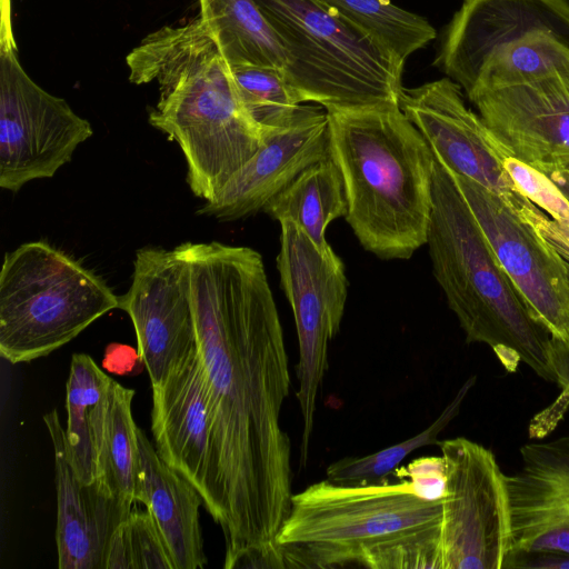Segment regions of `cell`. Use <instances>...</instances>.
<instances>
[{
  "instance_id": "6da1fadb",
  "label": "cell",
  "mask_w": 569,
  "mask_h": 569,
  "mask_svg": "<svg viewBox=\"0 0 569 569\" xmlns=\"http://www.w3.org/2000/svg\"><path fill=\"white\" fill-rule=\"evenodd\" d=\"M187 261L211 420L203 506L224 537V565L281 568L278 533L292 498L281 426L289 358L261 254L219 241L176 247Z\"/></svg>"
},
{
  "instance_id": "7a4b0ae2",
  "label": "cell",
  "mask_w": 569,
  "mask_h": 569,
  "mask_svg": "<svg viewBox=\"0 0 569 569\" xmlns=\"http://www.w3.org/2000/svg\"><path fill=\"white\" fill-rule=\"evenodd\" d=\"M126 61L132 83H158L149 123L181 148L192 193L212 200L264 141L217 43L198 19L148 34Z\"/></svg>"
},
{
  "instance_id": "3957f363",
  "label": "cell",
  "mask_w": 569,
  "mask_h": 569,
  "mask_svg": "<svg viewBox=\"0 0 569 569\" xmlns=\"http://www.w3.org/2000/svg\"><path fill=\"white\" fill-rule=\"evenodd\" d=\"M442 502L409 480L312 483L292 495L278 533L282 568L442 569Z\"/></svg>"
},
{
  "instance_id": "277c9868",
  "label": "cell",
  "mask_w": 569,
  "mask_h": 569,
  "mask_svg": "<svg viewBox=\"0 0 569 569\" xmlns=\"http://www.w3.org/2000/svg\"><path fill=\"white\" fill-rule=\"evenodd\" d=\"M329 157L360 244L383 260H406L427 243L433 153L399 106L329 109Z\"/></svg>"
},
{
  "instance_id": "5b68a950",
  "label": "cell",
  "mask_w": 569,
  "mask_h": 569,
  "mask_svg": "<svg viewBox=\"0 0 569 569\" xmlns=\"http://www.w3.org/2000/svg\"><path fill=\"white\" fill-rule=\"evenodd\" d=\"M426 244L433 277L466 341L490 346L509 372L522 361L540 378L557 383L551 333L499 263L452 172L435 156Z\"/></svg>"
},
{
  "instance_id": "8992f818",
  "label": "cell",
  "mask_w": 569,
  "mask_h": 569,
  "mask_svg": "<svg viewBox=\"0 0 569 569\" xmlns=\"http://www.w3.org/2000/svg\"><path fill=\"white\" fill-rule=\"evenodd\" d=\"M287 56L301 102L326 110L399 106L405 61L320 0H254Z\"/></svg>"
},
{
  "instance_id": "52a82bcc",
  "label": "cell",
  "mask_w": 569,
  "mask_h": 569,
  "mask_svg": "<svg viewBox=\"0 0 569 569\" xmlns=\"http://www.w3.org/2000/svg\"><path fill=\"white\" fill-rule=\"evenodd\" d=\"M107 282L50 243L7 252L0 271V356L16 365L63 347L119 308Z\"/></svg>"
},
{
  "instance_id": "ba28073f",
  "label": "cell",
  "mask_w": 569,
  "mask_h": 569,
  "mask_svg": "<svg viewBox=\"0 0 569 569\" xmlns=\"http://www.w3.org/2000/svg\"><path fill=\"white\" fill-rule=\"evenodd\" d=\"M1 18L0 187L18 192L32 180L52 178L93 130L64 99L47 92L21 67L10 0H2Z\"/></svg>"
},
{
  "instance_id": "9c48e42d",
  "label": "cell",
  "mask_w": 569,
  "mask_h": 569,
  "mask_svg": "<svg viewBox=\"0 0 569 569\" xmlns=\"http://www.w3.org/2000/svg\"><path fill=\"white\" fill-rule=\"evenodd\" d=\"M277 269L291 306L299 345L296 397L302 417L300 465L307 466L319 388L328 368V345L340 330L348 293L342 260L322 253L295 222L280 221Z\"/></svg>"
},
{
  "instance_id": "30bf717a",
  "label": "cell",
  "mask_w": 569,
  "mask_h": 569,
  "mask_svg": "<svg viewBox=\"0 0 569 569\" xmlns=\"http://www.w3.org/2000/svg\"><path fill=\"white\" fill-rule=\"evenodd\" d=\"M438 446L446 470L442 569L506 568L512 551L506 475L489 449L467 438Z\"/></svg>"
},
{
  "instance_id": "8fae6325",
  "label": "cell",
  "mask_w": 569,
  "mask_h": 569,
  "mask_svg": "<svg viewBox=\"0 0 569 569\" xmlns=\"http://www.w3.org/2000/svg\"><path fill=\"white\" fill-rule=\"evenodd\" d=\"M399 107L451 172L499 196L523 220L535 206L515 186L503 162L509 151L469 109L450 78L403 88Z\"/></svg>"
},
{
  "instance_id": "7c38bea8",
  "label": "cell",
  "mask_w": 569,
  "mask_h": 569,
  "mask_svg": "<svg viewBox=\"0 0 569 569\" xmlns=\"http://www.w3.org/2000/svg\"><path fill=\"white\" fill-rule=\"evenodd\" d=\"M491 249L526 305L569 347V280L562 257L496 193L452 172Z\"/></svg>"
},
{
  "instance_id": "4fadbf2b",
  "label": "cell",
  "mask_w": 569,
  "mask_h": 569,
  "mask_svg": "<svg viewBox=\"0 0 569 569\" xmlns=\"http://www.w3.org/2000/svg\"><path fill=\"white\" fill-rule=\"evenodd\" d=\"M119 308L132 321L151 386L160 385L198 346L189 268L176 248L137 250L132 281Z\"/></svg>"
},
{
  "instance_id": "5bb4252c",
  "label": "cell",
  "mask_w": 569,
  "mask_h": 569,
  "mask_svg": "<svg viewBox=\"0 0 569 569\" xmlns=\"http://www.w3.org/2000/svg\"><path fill=\"white\" fill-rule=\"evenodd\" d=\"M467 97L512 157L541 172L569 164V67Z\"/></svg>"
},
{
  "instance_id": "9a60e30c",
  "label": "cell",
  "mask_w": 569,
  "mask_h": 569,
  "mask_svg": "<svg viewBox=\"0 0 569 569\" xmlns=\"http://www.w3.org/2000/svg\"><path fill=\"white\" fill-rule=\"evenodd\" d=\"M328 158L327 110L301 104L289 122L266 131L259 150L197 213L220 221L256 214L306 169Z\"/></svg>"
},
{
  "instance_id": "2e32d148",
  "label": "cell",
  "mask_w": 569,
  "mask_h": 569,
  "mask_svg": "<svg viewBox=\"0 0 569 569\" xmlns=\"http://www.w3.org/2000/svg\"><path fill=\"white\" fill-rule=\"evenodd\" d=\"M537 32L569 46V0H463L433 64L468 92L492 51Z\"/></svg>"
},
{
  "instance_id": "e0dca14e",
  "label": "cell",
  "mask_w": 569,
  "mask_h": 569,
  "mask_svg": "<svg viewBox=\"0 0 569 569\" xmlns=\"http://www.w3.org/2000/svg\"><path fill=\"white\" fill-rule=\"evenodd\" d=\"M54 452L58 567L106 569L110 539L132 510L131 503L83 483L71 462L66 430L52 409L43 416Z\"/></svg>"
},
{
  "instance_id": "ac0fdd59",
  "label": "cell",
  "mask_w": 569,
  "mask_h": 569,
  "mask_svg": "<svg viewBox=\"0 0 569 569\" xmlns=\"http://www.w3.org/2000/svg\"><path fill=\"white\" fill-rule=\"evenodd\" d=\"M151 429L160 458L207 495L211 420L203 363L198 350L152 386Z\"/></svg>"
},
{
  "instance_id": "d6986e66",
  "label": "cell",
  "mask_w": 569,
  "mask_h": 569,
  "mask_svg": "<svg viewBox=\"0 0 569 569\" xmlns=\"http://www.w3.org/2000/svg\"><path fill=\"white\" fill-rule=\"evenodd\" d=\"M138 471L134 500L152 516L174 569H201L207 565L199 522L202 498L194 486L158 455L138 428Z\"/></svg>"
},
{
  "instance_id": "ffe728a7",
  "label": "cell",
  "mask_w": 569,
  "mask_h": 569,
  "mask_svg": "<svg viewBox=\"0 0 569 569\" xmlns=\"http://www.w3.org/2000/svg\"><path fill=\"white\" fill-rule=\"evenodd\" d=\"M521 467L506 476L512 551L551 527H569V435L520 448Z\"/></svg>"
},
{
  "instance_id": "44dd1931",
  "label": "cell",
  "mask_w": 569,
  "mask_h": 569,
  "mask_svg": "<svg viewBox=\"0 0 569 569\" xmlns=\"http://www.w3.org/2000/svg\"><path fill=\"white\" fill-rule=\"evenodd\" d=\"M134 390L111 378L91 419L96 481L106 493L133 505L138 471Z\"/></svg>"
},
{
  "instance_id": "7402d4cb",
  "label": "cell",
  "mask_w": 569,
  "mask_h": 569,
  "mask_svg": "<svg viewBox=\"0 0 569 569\" xmlns=\"http://www.w3.org/2000/svg\"><path fill=\"white\" fill-rule=\"evenodd\" d=\"M277 221L297 223L325 254L335 251L326 239L329 223L348 213L341 172L329 157L299 174L262 209Z\"/></svg>"
},
{
  "instance_id": "603a6c76",
  "label": "cell",
  "mask_w": 569,
  "mask_h": 569,
  "mask_svg": "<svg viewBox=\"0 0 569 569\" xmlns=\"http://www.w3.org/2000/svg\"><path fill=\"white\" fill-rule=\"evenodd\" d=\"M200 20L229 64L284 68L286 51L254 0H199Z\"/></svg>"
},
{
  "instance_id": "cb8c5ba5",
  "label": "cell",
  "mask_w": 569,
  "mask_h": 569,
  "mask_svg": "<svg viewBox=\"0 0 569 569\" xmlns=\"http://www.w3.org/2000/svg\"><path fill=\"white\" fill-rule=\"evenodd\" d=\"M110 380L90 356L73 353L66 385V437L72 466L83 483L96 481L91 419Z\"/></svg>"
},
{
  "instance_id": "d4e9b609",
  "label": "cell",
  "mask_w": 569,
  "mask_h": 569,
  "mask_svg": "<svg viewBox=\"0 0 569 569\" xmlns=\"http://www.w3.org/2000/svg\"><path fill=\"white\" fill-rule=\"evenodd\" d=\"M568 67L569 46L547 33H531L492 51L466 94L527 81Z\"/></svg>"
},
{
  "instance_id": "484cf974",
  "label": "cell",
  "mask_w": 569,
  "mask_h": 569,
  "mask_svg": "<svg viewBox=\"0 0 569 569\" xmlns=\"http://www.w3.org/2000/svg\"><path fill=\"white\" fill-rule=\"evenodd\" d=\"M356 27L406 60L437 36L421 16L389 0H320Z\"/></svg>"
},
{
  "instance_id": "4316f807",
  "label": "cell",
  "mask_w": 569,
  "mask_h": 569,
  "mask_svg": "<svg viewBox=\"0 0 569 569\" xmlns=\"http://www.w3.org/2000/svg\"><path fill=\"white\" fill-rule=\"evenodd\" d=\"M475 378L469 379L440 416L425 430L399 443L361 457H345L331 462L326 479L345 486H363L386 481L415 450L438 445V436L457 416Z\"/></svg>"
},
{
  "instance_id": "83f0119b",
  "label": "cell",
  "mask_w": 569,
  "mask_h": 569,
  "mask_svg": "<svg viewBox=\"0 0 569 569\" xmlns=\"http://www.w3.org/2000/svg\"><path fill=\"white\" fill-rule=\"evenodd\" d=\"M239 96L258 126L266 131L289 122L301 101L282 68L229 64Z\"/></svg>"
},
{
  "instance_id": "f1b7e54d",
  "label": "cell",
  "mask_w": 569,
  "mask_h": 569,
  "mask_svg": "<svg viewBox=\"0 0 569 569\" xmlns=\"http://www.w3.org/2000/svg\"><path fill=\"white\" fill-rule=\"evenodd\" d=\"M106 569H174L160 531L146 510H131L113 532Z\"/></svg>"
},
{
  "instance_id": "f546056e",
  "label": "cell",
  "mask_w": 569,
  "mask_h": 569,
  "mask_svg": "<svg viewBox=\"0 0 569 569\" xmlns=\"http://www.w3.org/2000/svg\"><path fill=\"white\" fill-rule=\"evenodd\" d=\"M503 166L526 198L553 221L569 227V200L547 174L512 156L505 159Z\"/></svg>"
},
{
  "instance_id": "4dcf8cb0",
  "label": "cell",
  "mask_w": 569,
  "mask_h": 569,
  "mask_svg": "<svg viewBox=\"0 0 569 569\" xmlns=\"http://www.w3.org/2000/svg\"><path fill=\"white\" fill-rule=\"evenodd\" d=\"M399 480H409L422 499L435 501L445 497L446 470L442 457H421L392 473Z\"/></svg>"
},
{
  "instance_id": "1f68e13d",
  "label": "cell",
  "mask_w": 569,
  "mask_h": 569,
  "mask_svg": "<svg viewBox=\"0 0 569 569\" xmlns=\"http://www.w3.org/2000/svg\"><path fill=\"white\" fill-rule=\"evenodd\" d=\"M506 568L569 569V555L555 551L519 552L509 558Z\"/></svg>"
},
{
  "instance_id": "d6a6232c",
  "label": "cell",
  "mask_w": 569,
  "mask_h": 569,
  "mask_svg": "<svg viewBox=\"0 0 569 569\" xmlns=\"http://www.w3.org/2000/svg\"><path fill=\"white\" fill-rule=\"evenodd\" d=\"M552 366L557 377V383L563 392L559 399L569 405V347L552 338Z\"/></svg>"
},
{
  "instance_id": "836d02e7",
  "label": "cell",
  "mask_w": 569,
  "mask_h": 569,
  "mask_svg": "<svg viewBox=\"0 0 569 569\" xmlns=\"http://www.w3.org/2000/svg\"><path fill=\"white\" fill-rule=\"evenodd\" d=\"M535 229H543L559 238L569 247V227L553 221L546 212L539 208L532 213L527 221Z\"/></svg>"
},
{
  "instance_id": "e575fe53",
  "label": "cell",
  "mask_w": 569,
  "mask_h": 569,
  "mask_svg": "<svg viewBox=\"0 0 569 569\" xmlns=\"http://www.w3.org/2000/svg\"><path fill=\"white\" fill-rule=\"evenodd\" d=\"M569 200V171L566 166L553 167L543 171Z\"/></svg>"
},
{
  "instance_id": "d590c367",
  "label": "cell",
  "mask_w": 569,
  "mask_h": 569,
  "mask_svg": "<svg viewBox=\"0 0 569 569\" xmlns=\"http://www.w3.org/2000/svg\"><path fill=\"white\" fill-rule=\"evenodd\" d=\"M535 230L538 231L562 257L565 264H566L567 276H568V280H569V247L566 243H563L559 238H557L556 236H553L552 233H550L547 230H543V229H535Z\"/></svg>"
},
{
  "instance_id": "8d00e7d4",
  "label": "cell",
  "mask_w": 569,
  "mask_h": 569,
  "mask_svg": "<svg viewBox=\"0 0 569 569\" xmlns=\"http://www.w3.org/2000/svg\"><path fill=\"white\" fill-rule=\"evenodd\" d=\"M566 167H567V169H568V171H569V164H567Z\"/></svg>"
}]
</instances>
